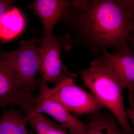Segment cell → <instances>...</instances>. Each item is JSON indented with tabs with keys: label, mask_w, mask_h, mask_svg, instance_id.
Listing matches in <instances>:
<instances>
[{
	"label": "cell",
	"mask_w": 134,
	"mask_h": 134,
	"mask_svg": "<svg viewBox=\"0 0 134 134\" xmlns=\"http://www.w3.org/2000/svg\"><path fill=\"white\" fill-rule=\"evenodd\" d=\"M73 33V46L100 55L117 52L134 40V0H72L61 20Z\"/></svg>",
	"instance_id": "1"
},
{
	"label": "cell",
	"mask_w": 134,
	"mask_h": 134,
	"mask_svg": "<svg viewBox=\"0 0 134 134\" xmlns=\"http://www.w3.org/2000/svg\"><path fill=\"white\" fill-rule=\"evenodd\" d=\"M78 73L84 86L88 88L104 108L115 116L122 134H134L126 117L122 96L124 88L100 55L95 58L88 68L79 70Z\"/></svg>",
	"instance_id": "2"
},
{
	"label": "cell",
	"mask_w": 134,
	"mask_h": 134,
	"mask_svg": "<svg viewBox=\"0 0 134 134\" xmlns=\"http://www.w3.org/2000/svg\"><path fill=\"white\" fill-rule=\"evenodd\" d=\"M38 43L40 44L38 72L43 81L56 85L66 79L76 80V74L70 72L63 64L61 59L62 48L69 51L73 47L69 34L60 36L53 34L38 39Z\"/></svg>",
	"instance_id": "3"
},
{
	"label": "cell",
	"mask_w": 134,
	"mask_h": 134,
	"mask_svg": "<svg viewBox=\"0 0 134 134\" xmlns=\"http://www.w3.org/2000/svg\"><path fill=\"white\" fill-rule=\"evenodd\" d=\"M34 35L30 40H22L16 50L0 51L12 67L18 85L22 92L34 93L38 90L36 77L39 69V47Z\"/></svg>",
	"instance_id": "4"
},
{
	"label": "cell",
	"mask_w": 134,
	"mask_h": 134,
	"mask_svg": "<svg viewBox=\"0 0 134 134\" xmlns=\"http://www.w3.org/2000/svg\"><path fill=\"white\" fill-rule=\"evenodd\" d=\"M75 81L67 79L54 88L47 86L48 96L77 117L93 114L104 108L92 93L75 84Z\"/></svg>",
	"instance_id": "5"
},
{
	"label": "cell",
	"mask_w": 134,
	"mask_h": 134,
	"mask_svg": "<svg viewBox=\"0 0 134 134\" xmlns=\"http://www.w3.org/2000/svg\"><path fill=\"white\" fill-rule=\"evenodd\" d=\"M39 93L34 98L35 108L38 111L50 115L68 130L69 134H86L87 125L79 120L56 100L48 96L47 83L38 79Z\"/></svg>",
	"instance_id": "6"
},
{
	"label": "cell",
	"mask_w": 134,
	"mask_h": 134,
	"mask_svg": "<svg viewBox=\"0 0 134 134\" xmlns=\"http://www.w3.org/2000/svg\"><path fill=\"white\" fill-rule=\"evenodd\" d=\"M101 58L111 68L124 89L129 91V96H134V47L126 46L111 53L103 50Z\"/></svg>",
	"instance_id": "7"
},
{
	"label": "cell",
	"mask_w": 134,
	"mask_h": 134,
	"mask_svg": "<svg viewBox=\"0 0 134 134\" xmlns=\"http://www.w3.org/2000/svg\"><path fill=\"white\" fill-rule=\"evenodd\" d=\"M72 0H36L27 6L39 18L44 30L40 39L53 35V29L62 20Z\"/></svg>",
	"instance_id": "8"
},
{
	"label": "cell",
	"mask_w": 134,
	"mask_h": 134,
	"mask_svg": "<svg viewBox=\"0 0 134 134\" xmlns=\"http://www.w3.org/2000/svg\"><path fill=\"white\" fill-rule=\"evenodd\" d=\"M21 92L12 67L0 54V107L2 110H5L7 105H12Z\"/></svg>",
	"instance_id": "9"
},
{
	"label": "cell",
	"mask_w": 134,
	"mask_h": 134,
	"mask_svg": "<svg viewBox=\"0 0 134 134\" xmlns=\"http://www.w3.org/2000/svg\"><path fill=\"white\" fill-rule=\"evenodd\" d=\"M103 109L89 115L86 134H122L115 116L109 110Z\"/></svg>",
	"instance_id": "10"
},
{
	"label": "cell",
	"mask_w": 134,
	"mask_h": 134,
	"mask_svg": "<svg viewBox=\"0 0 134 134\" xmlns=\"http://www.w3.org/2000/svg\"><path fill=\"white\" fill-rule=\"evenodd\" d=\"M25 23L20 10L13 6L0 22V42L4 43L16 37L24 30Z\"/></svg>",
	"instance_id": "11"
},
{
	"label": "cell",
	"mask_w": 134,
	"mask_h": 134,
	"mask_svg": "<svg viewBox=\"0 0 134 134\" xmlns=\"http://www.w3.org/2000/svg\"><path fill=\"white\" fill-rule=\"evenodd\" d=\"M22 111L10 107L0 117V134H34L28 130V120Z\"/></svg>",
	"instance_id": "12"
},
{
	"label": "cell",
	"mask_w": 134,
	"mask_h": 134,
	"mask_svg": "<svg viewBox=\"0 0 134 134\" xmlns=\"http://www.w3.org/2000/svg\"><path fill=\"white\" fill-rule=\"evenodd\" d=\"M14 1L0 0V22L4 15L13 7Z\"/></svg>",
	"instance_id": "13"
}]
</instances>
